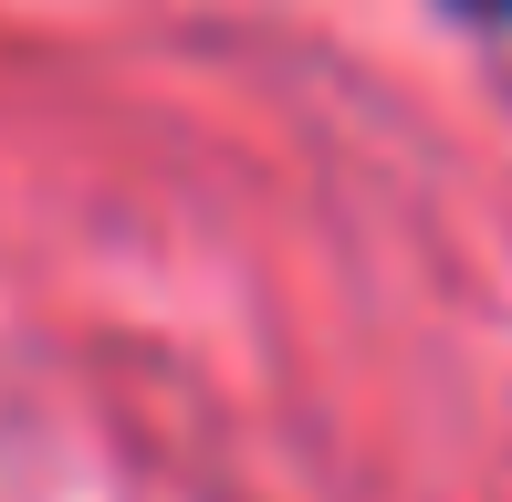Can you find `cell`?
Returning a JSON list of instances; mask_svg holds the SVG:
<instances>
[{
	"mask_svg": "<svg viewBox=\"0 0 512 502\" xmlns=\"http://www.w3.org/2000/svg\"><path fill=\"white\" fill-rule=\"evenodd\" d=\"M450 11H471V21H502V32H512V0H450Z\"/></svg>",
	"mask_w": 512,
	"mask_h": 502,
	"instance_id": "obj_1",
	"label": "cell"
}]
</instances>
